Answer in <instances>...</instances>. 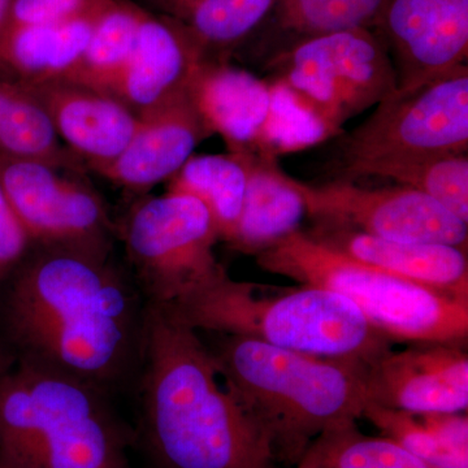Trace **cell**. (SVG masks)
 <instances>
[{
    "instance_id": "cell-1",
    "label": "cell",
    "mask_w": 468,
    "mask_h": 468,
    "mask_svg": "<svg viewBox=\"0 0 468 468\" xmlns=\"http://www.w3.org/2000/svg\"><path fill=\"white\" fill-rule=\"evenodd\" d=\"M7 279L14 360L109 394L140 371L147 303L110 257L37 248Z\"/></svg>"
},
{
    "instance_id": "cell-2",
    "label": "cell",
    "mask_w": 468,
    "mask_h": 468,
    "mask_svg": "<svg viewBox=\"0 0 468 468\" xmlns=\"http://www.w3.org/2000/svg\"><path fill=\"white\" fill-rule=\"evenodd\" d=\"M140 399L144 432L165 468H273L261 424L221 383L198 331L147 304Z\"/></svg>"
},
{
    "instance_id": "cell-3",
    "label": "cell",
    "mask_w": 468,
    "mask_h": 468,
    "mask_svg": "<svg viewBox=\"0 0 468 468\" xmlns=\"http://www.w3.org/2000/svg\"><path fill=\"white\" fill-rule=\"evenodd\" d=\"M221 335L209 349L221 380L263 428L275 461L297 466L324 431L362 418L363 366Z\"/></svg>"
},
{
    "instance_id": "cell-4",
    "label": "cell",
    "mask_w": 468,
    "mask_h": 468,
    "mask_svg": "<svg viewBox=\"0 0 468 468\" xmlns=\"http://www.w3.org/2000/svg\"><path fill=\"white\" fill-rule=\"evenodd\" d=\"M169 307L196 331L239 335L319 358L367 367L392 349L358 307L344 295L298 285L275 288L229 275Z\"/></svg>"
},
{
    "instance_id": "cell-5",
    "label": "cell",
    "mask_w": 468,
    "mask_h": 468,
    "mask_svg": "<svg viewBox=\"0 0 468 468\" xmlns=\"http://www.w3.org/2000/svg\"><path fill=\"white\" fill-rule=\"evenodd\" d=\"M107 396L14 360L0 374V460L23 468H133Z\"/></svg>"
},
{
    "instance_id": "cell-6",
    "label": "cell",
    "mask_w": 468,
    "mask_h": 468,
    "mask_svg": "<svg viewBox=\"0 0 468 468\" xmlns=\"http://www.w3.org/2000/svg\"><path fill=\"white\" fill-rule=\"evenodd\" d=\"M255 261L264 272L344 295L392 343L467 344L468 302L353 260L300 229Z\"/></svg>"
},
{
    "instance_id": "cell-7",
    "label": "cell",
    "mask_w": 468,
    "mask_h": 468,
    "mask_svg": "<svg viewBox=\"0 0 468 468\" xmlns=\"http://www.w3.org/2000/svg\"><path fill=\"white\" fill-rule=\"evenodd\" d=\"M120 237L147 304L176 306L227 275L214 218L194 197L167 192L135 203Z\"/></svg>"
},
{
    "instance_id": "cell-8",
    "label": "cell",
    "mask_w": 468,
    "mask_h": 468,
    "mask_svg": "<svg viewBox=\"0 0 468 468\" xmlns=\"http://www.w3.org/2000/svg\"><path fill=\"white\" fill-rule=\"evenodd\" d=\"M273 64V80L313 111L332 135L347 120L397 91L392 58L378 30L300 39Z\"/></svg>"
},
{
    "instance_id": "cell-9",
    "label": "cell",
    "mask_w": 468,
    "mask_h": 468,
    "mask_svg": "<svg viewBox=\"0 0 468 468\" xmlns=\"http://www.w3.org/2000/svg\"><path fill=\"white\" fill-rule=\"evenodd\" d=\"M468 68L411 91L393 92L344 141L343 178L378 160L467 154Z\"/></svg>"
},
{
    "instance_id": "cell-10",
    "label": "cell",
    "mask_w": 468,
    "mask_h": 468,
    "mask_svg": "<svg viewBox=\"0 0 468 468\" xmlns=\"http://www.w3.org/2000/svg\"><path fill=\"white\" fill-rule=\"evenodd\" d=\"M0 187L33 248L110 257L115 227L90 185L48 163L0 155Z\"/></svg>"
},
{
    "instance_id": "cell-11",
    "label": "cell",
    "mask_w": 468,
    "mask_h": 468,
    "mask_svg": "<svg viewBox=\"0 0 468 468\" xmlns=\"http://www.w3.org/2000/svg\"><path fill=\"white\" fill-rule=\"evenodd\" d=\"M306 214L393 241L440 243L466 250L468 224L426 194L406 186L366 189L350 181L311 185L295 180Z\"/></svg>"
},
{
    "instance_id": "cell-12",
    "label": "cell",
    "mask_w": 468,
    "mask_h": 468,
    "mask_svg": "<svg viewBox=\"0 0 468 468\" xmlns=\"http://www.w3.org/2000/svg\"><path fill=\"white\" fill-rule=\"evenodd\" d=\"M378 32L397 75L411 91L466 64L468 0H388Z\"/></svg>"
},
{
    "instance_id": "cell-13",
    "label": "cell",
    "mask_w": 468,
    "mask_h": 468,
    "mask_svg": "<svg viewBox=\"0 0 468 468\" xmlns=\"http://www.w3.org/2000/svg\"><path fill=\"white\" fill-rule=\"evenodd\" d=\"M366 399L414 414L466 412V344H409L388 350L365 367Z\"/></svg>"
},
{
    "instance_id": "cell-14",
    "label": "cell",
    "mask_w": 468,
    "mask_h": 468,
    "mask_svg": "<svg viewBox=\"0 0 468 468\" xmlns=\"http://www.w3.org/2000/svg\"><path fill=\"white\" fill-rule=\"evenodd\" d=\"M205 60L174 18L144 12L133 54L112 97L143 117L187 94Z\"/></svg>"
},
{
    "instance_id": "cell-15",
    "label": "cell",
    "mask_w": 468,
    "mask_h": 468,
    "mask_svg": "<svg viewBox=\"0 0 468 468\" xmlns=\"http://www.w3.org/2000/svg\"><path fill=\"white\" fill-rule=\"evenodd\" d=\"M133 138L113 162L97 171L133 192L171 180L211 135L189 92L143 117Z\"/></svg>"
},
{
    "instance_id": "cell-16",
    "label": "cell",
    "mask_w": 468,
    "mask_h": 468,
    "mask_svg": "<svg viewBox=\"0 0 468 468\" xmlns=\"http://www.w3.org/2000/svg\"><path fill=\"white\" fill-rule=\"evenodd\" d=\"M314 239L414 284L468 302L467 251L440 243L393 241L351 228L316 221Z\"/></svg>"
},
{
    "instance_id": "cell-17",
    "label": "cell",
    "mask_w": 468,
    "mask_h": 468,
    "mask_svg": "<svg viewBox=\"0 0 468 468\" xmlns=\"http://www.w3.org/2000/svg\"><path fill=\"white\" fill-rule=\"evenodd\" d=\"M27 89L41 101L58 137L95 171L113 162L140 126V117L122 101L82 86L57 81Z\"/></svg>"
},
{
    "instance_id": "cell-18",
    "label": "cell",
    "mask_w": 468,
    "mask_h": 468,
    "mask_svg": "<svg viewBox=\"0 0 468 468\" xmlns=\"http://www.w3.org/2000/svg\"><path fill=\"white\" fill-rule=\"evenodd\" d=\"M189 94L209 132L220 134L230 153L260 154L272 101L270 82L207 58L194 77Z\"/></svg>"
},
{
    "instance_id": "cell-19",
    "label": "cell",
    "mask_w": 468,
    "mask_h": 468,
    "mask_svg": "<svg viewBox=\"0 0 468 468\" xmlns=\"http://www.w3.org/2000/svg\"><path fill=\"white\" fill-rule=\"evenodd\" d=\"M103 9L48 26L5 24L0 29V68L14 77L12 82L27 88L66 81L81 60Z\"/></svg>"
},
{
    "instance_id": "cell-20",
    "label": "cell",
    "mask_w": 468,
    "mask_h": 468,
    "mask_svg": "<svg viewBox=\"0 0 468 468\" xmlns=\"http://www.w3.org/2000/svg\"><path fill=\"white\" fill-rule=\"evenodd\" d=\"M239 154L248 167V184L229 245L234 250L257 255L300 229L306 207L301 194L292 186L291 176L279 168L276 158Z\"/></svg>"
},
{
    "instance_id": "cell-21",
    "label": "cell",
    "mask_w": 468,
    "mask_h": 468,
    "mask_svg": "<svg viewBox=\"0 0 468 468\" xmlns=\"http://www.w3.org/2000/svg\"><path fill=\"white\" fill-rule=\"evenodd\" d=\"M144 12L129 0H112L98 16L88 48L66 82L112 97L133 54Z\"/></svg>"
},
{
    "instance_id": "cell-22",
    "label": "cell",
    "mask_w": 468,
    "mask_h": 468,
    "mask_svg": "<svg viewBox=\"0 0 468 468\" xmlns=\"http://www.w3.org/2000/svg\"><path fill=\"white\" fill-rule=\"evenodd\" d=\"M248 184V167L241 154L192 156L168 180L169 193L194 197L207 207L218 239L232 241Z\"/></svg>"
},
{
    "instance_id": "cell-23",
    "label": "cell",
    "mask_w": 468,
    "mask_h": 468,
    "mask_svg": "<svg viewBox=\"0 0 468 468\" xmlns=\"http://www.w3.org/2000/svg\"><path fill=\"white\" fill-rule=\"evenodd\" d=\"M279 0H160L206 58L239 45L271 14Z\"/></svg>"
},
{
    "instance_id": "cell-24",
    "label": "cell",
    "mask_w": 468,
    "mask_h": 468,
    "mask_svg": "<svg viewBox=\"0 0 468 468\" xmlns=\"http://www.w3.org/2000/svg\"><path fill=\"white\" fill-rule=\"evenodd\" d=\"M366 176L390 178L399 186L426 194L468 224L467 154L378 160L360 165L345 181Z\"/></svg>"
},
{
    "instance_id": "cell-25",
    "label": "cell",
    "mask_w": 468,
    "mask_h": 468,
    "mask_svg": "<svg viewBox=\"0 0 468 468\" xmlns=\"http://www.w3.org/2000/svg\"><path fill=\"white\" fill-rule=\"evenodd\" d=\"M297 468H433L385 437L360 432L356 421L338 424L315 440Z\"/></svg>"
},
{
    "instance_id": "cell-26",
    "label": "cell",
    "mask_w": 468,
    "mask_h": 468,
    "mask_svg": "<svg viewBox=\"0 0 468 468\" xmlns=\"http://www.w3.org/2000/svg\"><path fill=\"white\" fill-rule=\"evenodd\" d=\"M0 155L37 160L57 168L76 165L75 158L61 146L41 101L23 85L0 125Z\"/></svg>"
},
{
    "instance_id": "cell-27",
    "label": "cell",
    "mask_w": 468,
    "mask_h": 468,
    "mask_svg": "<svg viewBox=\"0 0 468 468\" xmlns=\"http://www.w3.org/2000/svg\"><path fill=\"white\" fill-rule=\"evenodd\" d=\"M388 0H279L273 14L297 41L345 30H378Z\"/></svg>"
},
{
    "instance_id": "cell-28",
    "label": "cell",
    "mask_w": 468,
    "mask_h": 468,
    "mask_svg": "<svg viewBox=\"0 0 468 468\" xmlns=\"http://www.w3.org/2000/svg\"><path fill=\"white\" fill-rule=\"evenodd\" d=\"M272 101L260 155L273 156L314 146L331 137L324 122L284 85L270 82Z\"/></svg>"
},
{
    "instance_id": "cell-29",
    "label": "cell",
    "mask_w": 468,
    "mask_h": 468,
    "mask_svg": "<svg viewBox=\"0 0 468 468\" xmlns=\"http://www.w3.org/2000/svg\"><path fill=\"white\" fill-rule=\"evenodd\" d=\"M362 418L371 421L385 439L399 443L433 468H468V461L461 460L446 451L414 412L367 402L363 409Z\"/></svg>"
},
{
    "instance_id": "cell-30",
    "label": "cell",
    "mask_w": 468,
    "mask_h": 468,
    "mask_svg": "<svg viewBox=\"0 0 468 468\" xmlns=\"http://www.w3.org/2000/svg\"><path fill=\"white\" fill-rule=\"evenodd\" d=\"M111 0H12L9 26H48L95 14Z\"/></svg>"
},
{
    "instance_id": "cell-31",
    "label": "cell",
    "mask_w": 468,
    "mask_h": 468,
    "mask_svg": "<svg viewBox=\"0 0 468 468\" xmlns=\"http://www.w3.org/2000/svg\"><path fill=\"white\" fill-rule=\"evenodd\" d=\"M32 248L26 227L0 187V282L23 263Z\"/></svg>"
},
{
    "instance_id": "cell-32",
    "label": "cell",
    "mask_w": 468,
    "mask_h": 468,
    "mask_svg": "<svg viewBox=\"0 0 468 468\" xmlns=\"http://www.w3.org/2000/svg\"><path fill=\"white\" fill-rule=\"evenodd\" d=\"M441 442L443 448L461 460L468 461V417L466 412H428L418 414Z\"/></svg>"
},
{
    "instance_id": "cell-33",
    "label": "cell",
    "mask_w": 468,
    "mask_h": 468,
    "mask_svg": "<svg viewBox=\"0 0 468 468\" xmlns=\"http://www.w3.org/2000/svg\"><path fill=\"white\" fill-rule=\"evenodd\" d=\"M21 85L12 81H0V125L7 115L9 107L16 100Z\"/></svg>"
},
{
    "instance_id": "cell-34",
    "label": "cell",
    "mask_w": 468,
    "mask_h": 468,
    "mask_svg": "<svg viewBox=\"0 0 468 468\" xmlns=\"http://www.w3.org/2000/svg\"><path fill=\"white\" fill-rule=\"evenodd\" d=\"M12 0H0V29L7 23Z\"/></svg>"
},
{
    "instance_id": "cell-35",
    "label": "cell",
    "mask_w": 468,
    "mask_h": 468,
    "mask_svg": "<svg viewBox=\"0 0 468 468\" xmlns=\"http://www.w3.org/2000/svg\"><path fill=\"white\" fill-rule=\"evenodd\" d=\"M0 468H23L20 466H17V464L9 463L7 461L0 460Z\"/></svg>"
}]
</instances>
